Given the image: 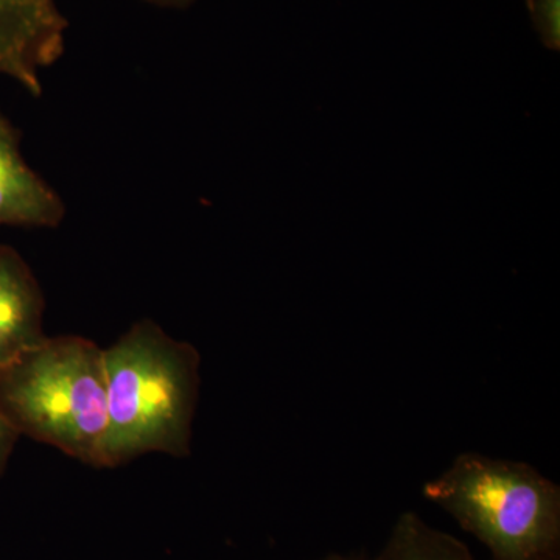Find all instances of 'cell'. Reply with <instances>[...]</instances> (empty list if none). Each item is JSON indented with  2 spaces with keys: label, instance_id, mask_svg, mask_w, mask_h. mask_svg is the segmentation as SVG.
<instances>
[{
  "label": "cell",
  "instance_id": "cell-3",
  "mask_svg": "<svg viewBox=\"0 0 560 560\" xmlns=\"http://www.w3.org/2000/svg\"><path fill=\"white\" fill-rule=\"evenodd\" d=\"M423 495L477 537L490 560H560V488L529 464L460 453Z\"/></svg>",
  "mask_w": 560,
  "mask_h": 560
},
{
  "label": "cell",
  "instance_id": "cell-1",
  "mask_svg": "<svg viewBox=\"0 0 560 560\" xmlns=\"http://www.w3.org/2000/svg\"><path fill=\"white\" fill-rule=\"evenodd\" d=\"M108 429L102 467L149 455L187 458L201 385V357L160 324L140 319L103 349Z\"/></svg>",
  "mask_w": 560,
  "mask_h": 560
},
{
  "label": "cell",
  "instance_id": "cell-6",
  "mask_svg": "<svg viewBox=\"0 0 560 560\" xmlns=\"http://www.w3.org/2000/svg\"><path fill=\"white\" fill-rule=\"evenodd\" d=\"M46 298L31 265L0 243V370L47 337Z\"/></svg>",
  "mask_w": 560,
  "mask_h": 560
},
{
  "label": "cell",
  "instance_id": "cell-2",
  "mask_svg": "<svg viewBox=\"0 0 560 560\" xmlns=\"http://www.w3.org/2000/svg\"><path fill=\"white\" fill-rule=\"evenodd\" d=\"M0 410L21 438L102 467L108 429L103 349L77 335L44 338L0 370Z\"/></svg>",
  "mask_w": 560,
  "mask_h": 560
},
{
  "label": "cell",
  "instance_id": "cell-10",
  "mask_svg": "<svg viewBox=\"0 0 560 560\" xmlns=\"http://www.w3.org/2000/svg\"><path fill=\"white\" fill-rule=\"evenodd\" d=\"M319 560H364L363 558H359V556H342V555H331L327 556V558Z\"/></svg>",
  "mask_w": 560,
  "mask_h": 560
},
{
  "label": "cell",
  "instance_id": "cell-9",
  "mask_svg": "<svg viewBox=\"0 0 560 560\" xmlns=\"http://www.w3.org/2000/svg\"><path fill=\"white\" fill-rule=\"evenodd\" d=\"M150 5L160 7V9L180 10L189 7L194 0H143Z\"/></svg>",
  "mask_w": 560,
  "mask_h": 560
},
{
  "label": "cell",
  "instance_id": "cell-4",
  "mask_svg": "<svg viewBox=\"0 0 560 560\" xmlns=\"http://www.w3.org/2000/svg\"><path fill=\"white\" fill-rule=\"evenodd\" d=\"M69 21L58 0H0V77L33 97L66 51Z\"/></svg>",
  "mask_w": 560,
  "mask_h": 560
},
{
  "label": "cell",
  "instance_id": "cell-5",
  "mask_svg": "<svg viewBox=\"0 0 560 560\" xmlns=\"http://www.w3.org/2000/svg\"><path fill=\"white\" fill-rule=\"evenodd\" d=\"M66 213L61 195L25 161L20 128L0 110V228L55 230Z\"/></svg>",
  "mask_w": 560,
  "mask_h": 560
},
{
  "label": "cell",
  "instance_id": "cell-8",
  "mask_svg": "<svg viewBox=\"0 0 560 560\" xmlns=\"http://www.w3.org/2000/svg\"><path fill=\"white\" fill-rule=\"evenodd\" d=\"M21 440V434L14 429L13 423L0 410V477L9 466L11 455L16 448L18 441Z\"/></svg>",
  "mask_w": 560,
  "mask_h": 560
},
{
  "label": "cell",
  "instance_id": "cell-7",
  "mask_svg": "<svg viewBox=\"0 0 560 560\" xmlns=\"http://www.w3.org/2000/svg\"><path fill=\"white\" fill-rule=\"evenodd\" d=\"M375 560H475L469 548L451 534L431 528L415 512H405L394 525Z\"/></svg>",
  "mask_w": 560,
  "mask_h": 560
}]
</instances>
